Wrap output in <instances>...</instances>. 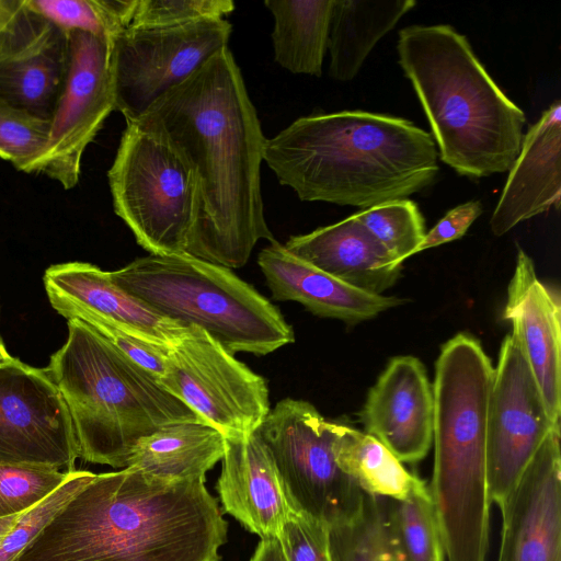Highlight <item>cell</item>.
Instances as JSON below:
<instances>
[{"mask_svg":"<svg viewBox=\"0 0 561 561\" xmlns=\"http://www.w3.org/2000/svg\"><path fill=\"white\" fill-rule=\"evenodd\" d=\"M36 12L66 33L81 32L110 42L124 28L112 0H24Z\"/></svg>","mask_w":561,"mask_h":561,"instance_id":"obj_31","label":"cell"},{"mask_svg":"<svg viewBox=\"0 0 561 561\" xmlns=\"http://www.w3.org/2000/svg\"><path fill=\"white\" fill-rule=\"evenodd\" d=\"M481 213L482 205L479 201L454 207L425 233L415 253L460 239Z\"/></svg>","mask_w":561,"mask_h":561,"instance_id":"obj_38","label":"cell"},{"mask_svg":"<svg viewBox=\"0 0 561 561\" xmlns=\"http://www.w3.org/2000/svg\"><path fill=\"white\" fill-rule=\"evenodd\" d=\"M414 0H333L329 75L352 80L377 42L415 7Z\"/></svg>","mask_w":561,"mask_h":561,"instance_id":"obj_25","label":"cell"},{"mask_svg":"<svg viewBox=\"0 0 561 561\" xmlns=\"http://www.w3.org/2000/svg\"><path fill=\"white\" fill-rule=\"evenodd\" d=\"M494 368L473 336L459 333L435 365L434 467L430 492L447 561H486L490 508L486 420Z\"/></svg>","mask_w":561,"mask_h":561,"instance_id":"obj_5","label":"cell"},{"mask_svg":"<svg viewBox=\"0 0 561 561\" xmlns=\"http://www.w3.org/2000/svg\"><path fill=\"white\" fill-rule=\"evenodd\" d=\"M275 61L293 73L320 77L333 0H266Z\"/></svg>","mask_w":561,"mask_h":561,"instance_id":"obj_26","label":"cell"},{"mask_svg":"<svg viewBox=\"0 0 561 561\" xmlns=\"http://www.w3.org/2000/svg\"><path fill=\"white\" fill-rule=\"evenodd\" d=\"M399 64L425 112L443 162L461 175L508 171L525 113L500 89L468 38L447 24L399 31Z\"/></svg>","mask_w":561,"mask_h":561,"instance_id":"obj_4","label":"cell"},{"mask_svg":"<svg viewBox=\"0 0 561 561\" xmlns=\"http://www.w3.org/2000/svg\"><path fill=\"white\" fill-rule=\"evenodd\" d=\"M49 125V121L0 108V158L33 173L46 148Z\"/></svg>","mask_w":561,"mask_h":561,"instance_id":"obj_34","label":"cell"},{"mask_svg":"<svg viewBox=\"0 0 561 561\" xmlns=\"http://www.w3.org/2000/svg\"><path fill=\"white\" fill-rule=\"evenodd\" d=\"M392 516L409 561H445V550L430 489L391 500Z\"/></svg>","mask_w":561,"mask_h":561,"instance_id":"obj_30","label":"cell"},{"mask_svg":"<svg viewBox=\"0 0 561 561\" xmlns=\"http://www.w3.org/2000/svg\"><path fill=\"white\" fill-rule=\"evenodd\" d=\"M335 453L342 470L364 493L401 501L428 490L375 437L337 422Z\"/></svg>","mask_w":561,"mask_h":561,"instance_id":"obj_27","label":"cell"},{"mask_svg":"<svg viewBox=\"0 0 561 561\" xmlns=\"http://www.w3.org/2000/svg\"><path fill=\"white\" fill-rule=\"evenodd\" d=\"M231 33L226 19L123 30L111 41L115 111L127 125L136 123L162 94L228 47Z\"/></svg>","mask_w":561,"mask_h":561,"instance_id":"obj_10","label":"cell"},{"mask_svg":"<svg viewBox=\"0 0 561 561\" xmlns=\"http://www.w3.org/2000/svg\"><path fill=\"white\" fill-rule=\"evenodd\" d=\"M94 474L84 470L71 471L57 489L21 513L13 528L0 543V561H13Z\"/></svg>","mask_w":561,"mask_h":561,"instance_id":"obj_32","label":"cell"},{"mask_svg":"<svg viewBox=\"0 0 561 561\" xmlns=\"http://www.w3.org/2000/svg\"><path fill=\"white\" fill-rule=\"evenodd\" d=\"M500 510L496 561H561L560 425L545 437Z\"/></svg>","mask_w":561,"mask_h":561,"instance_id":"obj_16","label":"cell"},{"mask_svg":"<svg viewBox=\"0 0 561 561\" xmlns=\"http://www.w3.org/2000/svg\"><path fill=\"white\" fill-rule=\"evenodd\" d=\"M277 540L286 561H332L330 527L304 512L289 514Z\"/></svg>","mask_w":561,"mask_h":561,"instance_id":"obj_37","label":"cell"},{"mask_svg":"<svg viewBox=\"0 0 561 561\" xmlns=\"http://www.w3.org/2000/svg\"><path fill=\"white\" fill-rule=\"evenodd\" d=\"M330 551L332 561H409L391 500L365 493L354 518L330 527Z\"/></svg>","mask_w":561,"mask_h":561,"instance_id":"obj_28","label":"cell"},{"mask_svg":"<svg viewBox=\"0 0 561 561\" xmlns=\"http://www.w3.org/2000/svg\"><path fill=\"white\" fill-rule=\"evenodd\" d=\"M23 7V0H0V34L12 23Z\"/></svg>","mask_w":561,"mask_h":561,"instance_id":"obj_40","label":"cell"},{"mask_svg":"<svg viewBox=\"0 0 561 561\" xmlns=\"http://www.w3.org/2000/svg\"><path fill=\"white\" fill-rule=\"evenodd\" d=\"M111 279L183 327L205 331L226 351L267 355L295 341L279 310L230 268L187 253L138 257Z\"/></svg>","mask_w":561,"mask_h":561,"instance_id":"obj_7","label":"cell"},{"mask_svg":"<svg viewBox=\"0 0 561 561\" xmlns=\"http://www.w3.org/2000/svg\"><path fill=\"white\" fill-rule=\"evenodd\" d=\"M0 345H3L2 341H1V337H0Z\"/></svg>","mask_w":561,"mask_h":561,"instance_id":"obj_43","label":"cell"},{"mask_svg":"<svg viewBox=\"0 0 561 561\" xmlns=\"http://www.w3.org/2000/svg\"><path fill=\"white\" fill-rule=\"evenodd\" d=\"M217 491L226 513L261 540L278 539L294 511L276 466L255 432L225 436Z\"/></svg>","mask_w":561,"mask_h":561,"instance_id":"obj_19","label":"cell"},{"mask_svg":"<svg viewBox=\"0 0 561 561\" xmlns=\"http://www.w3.org/2000/svg\"><path fill=\"white\" fill-rule=\"evenodd\" d=\"M68 36L66 81L50 118L46 148L34 169L66 190L78 184L84 150L115 111L111 42L81 32Z\"/></svg>","mask_w":561,"mask_h":561,"instance_id":"obj_13","label":"cell"},{"mask_svg":"<svg viewBox=\"0 0 561 561\" xmlns=\"http://www.w3.org/2000/svg\"><path fill=\"white\" fill-rule=\"evenodd\" d=\"M228 523L205 477H94L13 561H219Z\"/></svg>","mask_w":561,"mask_h":561,"instance_id":"obj_2","label":"cell"},{"mask_svg":"<svg viewBox=\"0 0 561 561\" xmlns=\"http://www.w3.org/2000/svg\"><path fill=\"white\" fill-rule=\"evenodd\" d=\"M115 214L149 254L185 253L197 214L194 175L160 136L127 125L107 172Z\"/></svg>","mask_w":561,"mask_h":561,"instance_id":"obj_8","label":"cell"},{"mask_svg":"<svg viewBox=\"0 0 561 561\" xmlns=\"http://www.w3.org/2000/svg\"><path fill=\"white\" fill-rule=\"evenodd\" d=\"M560 295L537 277L533 260L518 248L503 318L518 342L554 423L561 415Z\"/></svg>","mask_w":561,"mask_h":561,"instance_id":"obj_18","label":"cell"},{"mask_svg":"<svg viewBox=\"0 0 561 561\" xmlns=\"http://www.w3.org/2000/svg\"><path fill=\"white\" fill-rule=\"evenodd\" d=\"M67 320V340L46 370L67 407L79 458L126 468L141 438L202 421L149 370L80 320Z\"/></svg>","mask_w":561,"mask_h":561,"instance_id":"obj_6","label":"cell"},{"mask_svg":"<svg viewBox=\"0 0 561 561\" xmlns=\"http://www.w3.org/2000/svg\"><path fill=\"white\" fill-rule=\"evenodd\" d=\"M433 136L401 117L365 111L304 116L266 139L264 161L305 202L368 208L430 186Z\"/></svg>","mask_w":561,"mask_h":561,"instance_id":"obj_3","label":"cell"},{"mask_svg":"<svg viewBox=\"0 0 561 561\" xmlns=\"http://www.w3.org/2000/svg\"><path fill=\"white\" fill-rule=\"evenodd\" d=\"M336 422L308 401L286 398L255 431L267 448L294 510L329 527L359 512L365 493L342 470L335 453Z\"/></svg>","mask_w":561,"mask_h":561,"instance_id":"obj_9","label":"cell"},{"mask_svg":"<svg viewBox=\"0 0 561 561\" xmlns=\"http://www.w3.org/2000/svg\"><path fill=\"white\" fill-rule=\"evenodd\" d=\"M13 357L9 355L3 345H0V365L11 362Z\"/></svg>","mask_w":561,"mask_h":561,"instance_id":"obj_42","label":"cell"},{"mask_svg":"<svg viewBox=\"0 0 561 561\" xmlns=\"http://www.w3.org/2000/svg\"><path fill=\"white\" fill-rule=\"evenodd\" d=\"M224 453L220 431L202 421L178 422L141 438L127 467L162 480H193L205 477Z\"/></svg>","mask_w":561,"mask_h":561,"instance_id":"obj_24","label":"cell"},{"mask_svg":"<svg viewBox=\"0 0 561 561\" xmlns=\"http://www.w3.org/2000/svg\"><path fill=\"white\" fill-rule=\"evenodd\" d=\"M69 66V36L23 7L0 34V108L49 121Z\"/></svg>","mask_w":561,"mask_h":561,"instance_id":"obj_15","label":"cell"},{"mask_svg":"<svg viewBox=\"0 0 561 561\" xmlns=\"http://www.w3.org/2000/svg\"><path fill=\"white\" fill-rule=\"evenodd\" d=\"M284 247L295 256L366 293L382 295L401 266L355 214L309 233L290 237Z\"/></svg>","mask_w":561,"mask_h":561,"instance_id":"obj_23","label":"cell"},{"mask_svg":"<svg viewBox=\"0 0 561 561\" xmlns=\"http://www.w3.org/2000/svg\"><path fill=\"white\" fill-rule=\"evenodd\" d=\"M233 10L231 0H138L130 25L162 27L222 20Z\"/></svg>","mask_w":561,"mask_h":561,"instance_id":"obj_35","label":"cell"},{"mask_svg":"<svg viewBox=\"0 0 561 561\" xmlns=\"http://www.w3.org/2000/svg\"><path fill=\"white\" fill-rule=\"evenodd\" d=\"M20 515L21 513L0 518V543L13 528Z\"/></svg>","mask_w":561,"mask_h":561,"instance_id":"obj_41","label":"cell"},{"mask_svg":"<svg viewBox=\"0 0 561 561\" xmlns=\"http://www.w3.org/2000/svg\"><path fill=\"white\" fill-rule=\"evenodd\" d=\"M560 425L547 411L542 394L512 334L504 337L488 405L486 479L489 496L504 504L549 432Z\"/></svg>","mask_w":561,"mask_h":561,"instance_id":"obj_12","label":"cell"},{"mask_svg":"<svg viewBox=\"0 0 561 561\" xmlns=\"http://www.w3.org/2000/svg\"><path fill=\"white\" fill-rule=\"evenodd\" d=\"M355 216L399 264L415 254L426 233L422 213L407 198L365 208Z\"/></svg>","mask_w":561,"mask_h":561,"instance_id":"obj_29","label":"cell"},{"mask_svg":"<svg viewBox=\"0 0 561 561\" xmlns=\"http://www.w3.org/2000/svg\"><path fill=\"white\" fill-rule=\"evenodd\" d=\"M44 285L51 307L61 316L70 311L90 312L169 347L187 329L126 293L108 272L90 263L51 265L44 274Z\"/></svg>","mask_w":561,"mask_h":561,"instance_id":"obj_20","label":"cell"},{"mask_svg":"<svg viewBox=\"0 0 561 561\" xmlns=\"http://www.w3.org/2000/svg\"><path fill=\"white\" fill-rule=\"evenodd\" d=\"M561 201V102L554 101L523 137L500 199L491 216L495 236L557 209Z\"/></svg>","mask_w":561,"mask_h":561,"instance_id":"obj_21","label":"cell"},{"mask_svg":"<svg viewBox=\"0 0 561 561\" xmlns=\"http://www.w3.org/2000/svg\"><path fill=\"white\" fill-rule=\"evenodd\" d=\"M134 124L164 139L194 175L197 214L185 253L237 268L259 240L275 241L261 190L266 138L228 47Z\"/></svg>","mask_w":561,"mask_h":561,"instance_id":"obj_1","label":"cell"},{"mask_svg":"<svg viewBox=\"0 0 561 561\" xmlns=\"http://www.w3.org/2000/svg\"><path fill=\"white\" fill-rule=\"evenodd\" d=\"M362 420L365 433L401 462L425 458L433 443L434 397L419 358L397 356L388 363L368 392Z\"/></svg>","mask_w":561,"mask_h":561,"instance_id":"obj_17","label":"cell"},{"mask_svg":"<svg viewBox=\"0 0 561 561\" xmlns=\"http://www.w3.org/2000/svg\"><path fill=\"white\" fill-rule=\"evenodd\" d=\"M69 473L47 467L0 463V518L28 510L57 489Z\"/></svg>","mask_w":561,"mask_h":561,"instance_id":"obj_33","label":"cell"},{"mask_svg":"<svg viewBox=\"0 0 561 561\" xmlns=\"http://www.w3.org/2000/svg\"><path fill=\"white\" fill-rule=\"evenodd\" d=\"M250 561H286L277 539L261 540Z\"/></svg>","mask_w":561,"mask_h":561,"instance_id":"obj_39","label":"cell"},{"mask_svg":"<svg viewBox=\"0 0 561 561\" xmlns=\"http://www.w3.org/2000/svg\"><path fill=\"white\" fill-rule=\"evenodd\" d=\"M62 317L80 320L158 379L162 375L169 346L152 343L124 327L90 312L70 311Z\"/></svg>","mask_w":561,"mask_h":561,"instance_id":"obj_36","label":"cell"},{"mask_svg":"<svg viewBox=\"0 0 561 561\" xmlns=\"http://www.w3.org/2000/svg\"><path fill=\"white\" fill-rule=\"evenodd\" d=\"M77 458L67 407L46 368L16 358L0 365V463L71 472Z\"/></svg>","mask_w":561,"mask_h":561,"instance_id":"obj_14","label":"cell"},{"mask_svg":"<svg viewBox=\"0 0 561 561\" xmlns=\"http://www.w3.org/2000/svg\"><path fill=\"white\" fill-rule=\"evenodd\" d=\"M158 380L225 436L255 432L271 410L266 380L193 325L169 347Z\"/></svg>","mask_w":561,"mask_h":561,"instance_id":"obj_11","label":"cell"},{"mask_svg":"<svg viewBox=\"0 0 561 561\" xmlns=\"http://www.w3.org/2000/svg\"><path fill=\"white\" fill-rule=\"evenodd\" d=\"M257 264L274 300L299 302L319 317L355 324L404 302L356 289L295 256L276 240L261 250Z\"/></svg>","mask_w":561,"mask_h":561,"instance_id":"obj_22","label":"cell"}]
</instances>
